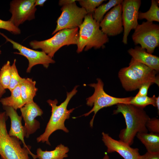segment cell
<instances>
[{
	"label": "cell",
	"mask_w": 159,
	"mask_h": 159,
	"mask_svg": "<svg viewBox=\"0 0 159 159\" xmlns=\"http://www.w3.org/2000/svg\"><path fill=\"white\" fill-rule=\"evenodd\" d=\"M117 105L113 114L121 113L126 124V127L120 131V140L130 146L138 133L148 132L146 124L150 117L143 108L128 104L119 103Z\"/></svg>",
	"instance_id": "6da1fadb"
},
{
	"label": "cell",
	"mask_w": 159,
	"mask_h": 159,
	"mask_svg": "<svg viewBox=\"0 0 159 159\" xmlns=\"http://www.w3.org/2000/svg\"><path fill=\"white\" fill-rule=\"evenodd\" d=\"M78 86H75L70 92H67V97L65 100L60 105H57V100H48L47 102L52 108L51 115L44 132L37 138L38 143H46L51 145L49 141L50 135L57 130H62L68 133L69 131L64 125V122L67 119L69 118L71 114L75 109L72 108L68 110L67 109L68 105L72 97L77 92V89Z\"/></svg>",
	"instance_id": "7a4b0ae2"
},
{
	"label": "cell",
	"mask_w": 159,
	"mask_h": 159,
	"mask_svg": "<svg viewBox=\"0 0 159 159\" xmlns=\"http://www.w3.org/2000/svg\"><path fill=\"white\" fill-rule=\"evenodd\" d=\"M100 23L93 18L92 14H87L79 27L77 52L87 51L94 48H104L109 42L108 37L100 28Z\"/></svg>",
	"instance_id": "3957f363"
},
{
	"label": "cell",
	"mask_w": 159,
	"mask_h": 159,
	"mask_svg": "<svg viewBox=\"0 0 159 159\" xmlns=\"http://www.w3.org/2000/svg\"><path fill=\"white\" fill-rule=\"evenodd\" d=\"M8 117L5 112L0 113V155L3 159H30V155L36 159V155L21 146L18 138L10 136L8 132L6 121Z\"/></svg>",
	"instance_id": "277c9868"
},
{
	"label": "cell",
	"mask_w": 159,
	"mask_h": 159,
	"mask_svg": "<svg viewBox=\"0 0 159 159\" xmlns=\"http://www.w3.org/2000/svg\"><path fill=\"white\" fill-rule=\"evenodd\" d=\"M78 29V28L63 29L56 32L49 39L41 41H32L30 42L29 45L34 49H41L52 58L55 53L62 47L77 45Z\"/></svg>",
	"instance_id": "5b68a950"
},
{
	"label": "cell",
	"mask_w": 159,
	"mask_h": 159,
	"mask_svg": "<svg viewBox=\"0 0 159 159\" xmlns=\"http://www.w3.org/2000/svg\"><path fill=\"white\" fill-rule=\"evenodd\" d=\"M96 83H92L89 85L94 89L93 95L86 99V104L89 106H93L89 112L80 116H87L92 112L94 115L90 121V127L93 126L94 120L97 112L100 109L119 103L129 104L132 97L118 98L114 97L107 93L104 90V83L101 79H97Z\"/></svg>",
	"instance_id": "8992f818"
},
{
	"label": "cell",
	"mask_w": 159,
	"mask_h": 159,
	"mask_svg": "<svg viewBox=\"0 0 159 159\" xmlns=\"http://www.w3.org/2000/svg\"><path fill=\"white\" fill-rule=\"evenodd\" d=\"M135 45L140 44L141 47L150 54L159 45V25L152 22L143 21L138 24L132 36Z\"/></svg>",
	"instance_id": "52a82bcc"
},
{
	"label": "cell",
	"mask_w": 159,
	"mask_h": 159,
	"mask_svg": "<svg viewBox=\"0 0 159 159\" xmlns=\"http://www.w3.org/2000/svg\"><path fill=\"white\" fill-rule=\"evenodd\" d=\"M61 9L62 12L57 21L52 35L63 29L79 28L87 14L85 10L77 6L75 2L63 6Z\"/></svg>",
	"instance_id": "ba28073f"
},
{
	"label": "cell",
	"mask_w": 159,
	"mask_h": 159,
	"mask_svg": "<svg viewBox=\"0 0 159 159\" xmlns=\"http://www.w3.org/2000/svg\"><path fill=\"white\" fill-rule=\"evenodd\" d=\"M0 34L5 39L7 42L11 43L14 49L19 51V52H14V54L23 56L28 59L29 64L26 70L27 73H30L32 67L36 65L42 64L44 67L47 68L50 64L55 62L52 58L44 52L30 49L9 38L0 32Z\"/></svg>",
	"instance_id": "9c48e42d"
},
{
	"label": "cell",
	"mask_w": 159,
	"mask_h": 159,
	"mask_svg": "<svg viewBox=\"0 0 159 159\" xmlns=\"http://www.w3.org/2000/svg\"><path fill=\"white\" fill-rule=\"evenodd\" d=\"M141 4L140 0H124L121 4L124 29L122 42L125 44L127 43V37L131 30H135L138 24L139 10Z\"/></svg>",
	"instance_id": "30bf717a"
},
{
	"label": "cell",
	"mask_w": 159,
	"mask_h": 159,
	"mask_svg": "<svg viewBox=\"0 0 159 159\" xmlns=\"http://www.w3.org/2000/svg\"><path fill=\"white\" fill-rule=\"evenodd\" d=\"M35 0H14L10 3L9 11L11 16L9 20L15 26H18L26 20L35 18L37 10Z\"/></svg>",
	"instance_id": "8fae6325"
},
{
	"label": "cell",
	"mask_w": 159,
	"mask_h": 159,
	"mask_svg": "<svg viewBox=\"0 0 159 159\" xmlns=\"http://www.w3.org/2000/svg\"><path fill=\"white\" fill-rule=\"evenodd\" d=\"M122 11L121 4L115 6L107 13L100 23L101 30L108 37L117 35L123 31Z\"/></svg>",
	"instance_id": "7c38bea8"
},
{
	"label": "cell",
	"mask_w": 159,
	"mask_h": 159,
	"mask_svg": "<svg viewBox=\"0 0 159 159\" xmlns=\"http://www.w3.org/2000/svg\"><path fill=\"white\" fill-rule=\"evenodd\" d=\"M102 135V140L107 148V153L117 152L124 159H140V155L138 148H132L120 140H115L104 132Z\"/></svg>",
	"instance_id": "4fadbf2b"
},
{
	"label": "cell",
	"mask_w": 159,
	"mask_h": 159,
	"mask_svg": "<svg viewBox=\"0 0 159 159\" xmlns=\"http://www.w3.org/2000/svg\"><path fill=\"white\" fill-rule=\"evenodd\" d=\"M20 110L24 122V126L26 132V138H28L39 128L40 122L36 118L41 116L43 112L34 101L25 104Z\"/></svg>",
	"instance_id": "5bb4252c"
},
{
	"label": "cell",
	"mask_w": 159,
	"mask_h": 159,
	"mask_svg": "<svg viewBox=\"0 0 159 159\" xmlns=\"http://www.w3.org/2000/svg\"><path fill=\"white\" fill-rule=\"evenodd\" d=\"M3 108L6 115L10 119L11 127L9 135L18 138L23 143V147L30 150L31 147L26 144L24 140L26 132L25 127L22 124V117L19 115L16 110L12 107L3 106Z\"/></svg>",
	"instance_id": "9a60e30c"
},
{
	"label": "cell",
	"mask_w": 159,
	"mask_h": 159,
	"mask_svg": "<svg viewBox=\"0 0 159 159\" xmlns=\"http://www.w3.org/2000/svg\"><path fill=\"white\" fill-rule=\"evenodd\" d=\"M128 52L134 60L143 64L157 72L159 71V57L147 52L140 47L131 48Z\"/></svg>",
	"instance_id": "2e32d148"
},
{
	"label": "cell",
	"mask_w": 159,
	"mask_h": 159,
	"mask_svg": "<svg viewBox=\"0 0 159 159\" xmlns=\"http://www.w3.org/2000/svg\"><path fill=\"white\" fill-rule=\"evenodd\" d=\"M69 148L62 144L58 145L53 150L43 151L41 148L37 150V158L38 159H64L68 157Z\"/></svg>",
	"instance_id": "e0dca14e"
},
{
	"label": "cell",
	"mask_w": 159,
	"mask_h": 159,
	"mask_svg": "<svg viewBox=\"0 0 159 159\" xmlns=\"http://www.w3.org/2000/svg\"><path fill=\"white\" fill-rule=\"evenodd\" d=\"M145 145L147 152H159V134L152 132H140L136 136Z\"/></svg>",
	"instance_id": "ac0fdd59"
},
{
	"label": "cell",
	"mask_w": 159,
	"mask_h": 159,
	"mask_svg": "<svg viewBox=\"0 0 159 159\" xmlns=\"http://www.w3.org/2000/svg\"><path fill=\"white\" fill-rule=\"evenodd\" d=\"M36 83L35 81L27 78H25L20 85L21 96L25 104L34 101L33 98L38 90Z\"/></svg>",
	"instance_id": "d6986e66"
},
{
	"label": "cell",
	"mask_w": 159,
	"mask_h": 159,
	"mask_svg": "<svg viewBox=\"0 0 159 159\" xmlns=\"http://www.w3.org/2000/svg\"><path fill=\"white\" fill-rule=\"evenodd\" d=\"M10 92L11 95L1 98L0 103L3 106L11 107L16 110L20 109L25 104L21 96L20 85L17 86Z\"/></svg>",
	"instance_id": "ffe728a7"
},
{
	"label": "cell",
	"mask_w": 159,
	"mask_h": 159,
	"mask_svg": "<svg viewBox=\"0 0 159 159\" xmlns=\"http://www.w3.org/2000/svg\"><path fill=\"white\" fill-rule=\"evenodd\" d=\"M122 0H110L107 3L100 5L95 10L92 14L93 18L100 23L107 12L115 6L121 4Z\"/></svg>",
	"instance_id": "44dd1931"
},
{
	"label": "cell",
	"mask_w": 159,
	"mask_h": 159,
	"mask_svg": "<svg viewBox=\"0 0 159 159\" xmlns=\"http://www.w3.org/2000/svg\"><path fill=\"white\" fill-rule=\"evenodd\" d=\"M145 19L147 21L159 22V8L158 3L155 0H152L149 10L145 12L139 11L138 19Z\"/></svg>",
	"instance_id": "7402d4cb"
},
{
	"label": "cell",
	"mask_w": 159,
	"mask_h": 159,
	"mask_svg": "<svg viewBox=\"0 0 159 159\" xmlns=\"http://www.w3.org/2000/svg\"><path fill=\"white\" fill-rule=\"evenodd\" d=\"M156 97L155 95L152 97L147 95L139 96L136 95L134 97H132L128 104L143 108L149 105H152L156 107Z\"/></svg>",
	"instance_id": "603a6c76"
},
{
	"label": "cell",
	"mask_w": 159,
	"mask_h": 159,
	"mask_svg": "<svg viewBox=\"0 0 159 159\" xmlns=\"http://www.w3.org/2000/svg\"><path fill=\"white\" fill-rule=\"evenodd\" d=\"M11 66L9 61L3 66L0 70V84L5 89H8L11 77Z\"/></svg>",
	"instance_id": "cb8c5ba5"
},
{
	"label": "cell",
	"mask_w": 159,
	"mask_h": 159,
	"mask_svg": "<svg viewBox=\"0 0 159 159\" xmlns=\"http://www.w3.org/2000/svg\"><path fill=\"white\" fill-rule=\"evenodd\" d=\"M16 60L15 59L11 66V79L8 89L11 92L17 86L20 85L25 78L19 75L16 67Z\"/></svg>",
	"instance_id": "d4e9b609"
},
{
	"label": "cell",
	"mask_w": 159,
	"mask_h": 159,
	"mask_svg": "<svg viewBox=\"0 0 159 159\" xmlns=\"http://www.w3.org/2000/svg\"><path fill=\"white\" fill-rule=\"evenodd\" d=\"M105 0H78L81 7L86 11L87 14H92L95 10Z\"/></svg>",
	"instance_id": "484cf974"
},
{
	"label": "cell",
	"mask_w": 159,
	"mask_h": 159,
	"mask_svg": "<svg viewBox=\"0 0 159 159\" xmlns=\"http://www.w3.org/2000/svg\"><path fill=\"white\" fill-rule=\"evenodd\" d=\"M0 29L6 30L14 34H19L21 33L20 29L9 20L4 21L0 19Z\"/></svg>",
	"instance_id": "4316f807"
},
{
	"label": "cell",
	"mask_w": 159,
	"mask_h": 159,
	"mask_svg": "<svg viewBox=\"0 0 159 159\" xmlns=\"http://www.w3.org/2000/svg\"><path fill=\"white\" fill-rule=\"evenodd\" d=\"M146 127L150 132L159 134V119L155 117L148 119L146 124Z\"/></svg>",
	"instance_id": "83f0119b"
},
{
	"label": "cell",
	"mask_w": 159,
	"mask_h": 159,
	"mask_svg": "<svg viewBox=\"0 0 159 159\" xmlns=\"http://www.w3.org/2000/svg\"><path fill=\"white\" fill-rule=\"evenodd\" d=\"M153 84L151 82H148L142 85L139 88V90L136 95L139 96H146L148 90L150 86Z\"/></svg>",
	"instance_id": "f1b7e54d"
},
{
	"label": "cell",
	"mask_w": 159,
	"mask_h": 159,
	"mask_svg": "<svg viewBox=\"0 0 159 159\" xmlns=\"http://www.w3.org/2000/svg\"><path fill=\"white\" fill-rule=\"evenodd\" d=\"M140 159H159V152L153 153L147 152L144 154L140 155Z\"/></svg>",
	"instance_id": "f546056e"
},
{
	"label": "cell",
	"mask_w": 159,
	"mask_h": 159,
	"mask_svg": "<svg viewBox=\"0 0 159 159\" xmlns=\"http://www.w3.org/2000/svg\"><path fill=\"white\" fill-rule=\"evenodd\" d=\"M75 0H60L59 2V4L60 6H64L77 1Z\"/></svg>",
	"instance_id": "4dcf8cb0"
},
{
	"label": "cell",
	"mask_w": 159,
	"mask_h": 159,
	"mask_svg": "<svg viewBox=\"0 0 159 159\" xmlns=\"http://www.w3.org/2000/svg\"><path fill=\"white\" fill-rule=\"evenodd\" d=\"M46 1V0H36L35 2V6H43Z\"/></svg>",
	"instance_id": "1f68e13d"
},
{
	"label": "cell",
	"mask_w": 159,
	"mask_h": 159,
	"mask_svg": "<svg viewBox=\"0 0 159 159\" xmlns=\"http://www.w3.org/2000/svg\"><path fill=\"white\" fill-rule=\"evenodd\" d=\"M6 92V90L0 84V100L3 95Z\"/></svg>",
	"instance_id": "d6a6232c"
},
{
	"label": "cell",
	"mask_w": 159,
	"mask_h": 159,
	"mask_svg": "<svg viewBox=\"0 0 159 159\" xmlns=\"http://www.w3.org/2000/svg\"><path fill=\"white\" fill-rule=\"evenodd\" d=\"M156 106L157 108V110L158 111L159 110V97H156Z\"/></svg>",
	"instance_id": "836d02e7"
},
{
	"label": "cell",
	"mask_w": 159,
	"mask_h": 159,
	"mask_svg": "<svg viewBox=\"0 0 159 159\" xmlns=\"http://www.w3.org/2000/svg\"><path fill=\"white\" fill-rule=\"evenodd\" d=\"M102 159H110V158L108 155L107 153H105Z\"/></svg>",
	"instance_id": "e575fe53"
},
{
	"label": "cell",
	"mask_w": 159,
	"mask_h": 159,
	"mask_svg": "<svg viewBox=\"0 0 159 159\" xmlns=\"http://www.w3.org/2000/svg\"><path fill=\"white\" fill-rule=\"evenodd\" d=\"M1 51L0 49V54H1Z\"/></svg>",
	"instance_id": "d590c367"
},
{
	"label": "cell",
	"mask_w": 159,
	"mask_h": 159,
	"mask_svg": "<svg viewBox=\"0 0 159 159\" xmlns=\"http://www.w3.org/2000/svg\"><path fill=\"white\" fill-rule=\"evenodd\" d=\"M0 159H3L2 158H0Z\"/></svg>",
	"instance_id": "8d00e7d4"
}]
</instances>
